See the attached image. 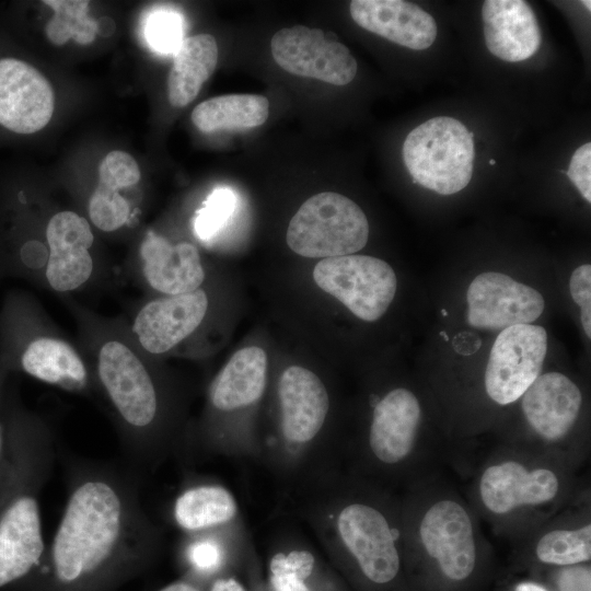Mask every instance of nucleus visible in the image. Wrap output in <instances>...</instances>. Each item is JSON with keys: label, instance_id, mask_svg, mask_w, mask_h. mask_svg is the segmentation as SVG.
Segmentation results:
<instances>
[{"label": "nucleus", "instance_id": "nucleus-1", "mask_svg": "<svg viewBox=\"0 0 591 591\" xmlns=\"http://www.w3.org/2000/svg\"><path fill=\"white\" fill-rule=\"evenodd\" d=\"M136 483L107 465L70 472L67 502L44 560L23 591H116L149 564L153 531Z\"/></svg>", "mask_w": 591, "mask_h": 591}, {"label": "nucleus", "instance_id": "nucleus-2", "mask_svg": "<svg viewBox=\"0 0 591 591\" xmlns=\"http://www.w3.org/2000/svg\"><path fill=\"white\" fill-rule=\"evenodd\" d=\"M577 468L535 450L491 452L472 485V507L497 534L524 538L576 501Z\"/></svg>", "mask_w": 591, "mask_h": 591}, {"label": "nucleus", "instance_id": "nucleus-3", "mask_svg": "<svg viewBox=\"0 0 591 591\" xmlns=\"http://www.w3.org/2000/svg\"><path fill=\"white\" fill-rule=\"evenodd\" d=\"M9 415L11 455L0 490V589L22 586L44 560L40 494L55 454L34 419L11 404Z\"/></svg>", "mask_w": 591, "mask_h": 591}, {"label": "nucleus", "instance_id": "nucleus-4", "mask_svg": "<svg viewBox=\"0 0 591 591\" xmlns=\"http://www.w3.org/2000/svg\"><path fill=\"white\" fill-rule=\"evenodd\" d=\"M413 507L409 535L418 561L448 586L472 580L486 554L472 505L426 474Z\"/></svg>", "mask_w": 591, "mask_h": 591}, {"label": "nucleus", "instance_id": "nucleus-5", "mask_svg": "<svg viewBox=\"0 0 591 591\" xmlns=\"http://www.w3.org/2000/svg\"><path fill=\"white\" fill-rule=\"evenodd\" d=\"M473 136L460 120L447 116L414 128L402 149L413 182L440 195L464 189L473 175Z\"/></svg>", "mask_w": 591, "mask_h": 591}, {"label": "nucleus", "instance_id": "nucleus-6", "mask_svg": "<svg viewBox=\"0 0 591 591\" xmlns=\"http://www.w3.org/2000/svg\"><path fill=\"white\" fill-rule=\"evenodd\" d=\"M369 223L362 209L350 198L324 192L305 200L291 218L286 241L298 255L332 258L362 250Z\"/></svg>", "mask_w": 591, "mask_h": 591}, {"label": "nucleus", "instance_id": "nucleus-7", "mask_svg": "<svg viewBox=\"0 0 591 591\" xmlns=\"http://www.w3.org/2000/svg\"><path fill=\"white\" fill-rule=\"evenodd\" d=\"M97 372L109 401L130 431L134 455L144 456L148 432L159 413L158 392L150 373L131 349L117 340L101 347Z\"/></svg>", "mask_w": 591, "mask_h": 591}, {"label": "nucleus", "instance_id": "nucleus-8", "mask_svg": "<svg viewBox=\"0 0 591 591\" xmlns=\"http://www.w3.org/2000/svg\"><path fill=\"white\" fill-rule=\"evenodd\" d=\"M315 283L366 322L379 320L397 288L394 269L383 259L345 255L321 259L313 268Z\"/></svg>", "mask_w": 591, "mask_h": 591}, {"label": "nucleus", "instance_id": "nucleus-9", "mask_svg": "<svg viewBox=\"0 0 591 591\" xmlns=\"http://www.w3.org/2000/svg\"><path fill=\"white\" fill-rule=\"evenodd\" d=\"M337 531L361 577L371 586L387 588L403 570L398 532L379 508L352 502L341 509Z\"/></svg>", "mask_w": 591, "mask_h": 591}, {"label": "nucleus", "instance_id": "nucleus-10", "mask_svg": "<svg viewBox=\"0 0 591 591\" xmlns=\"http://www.w3.org/2000/svg\"><path fill=\"white\" fill-rule=\"evenodd\" d=\"M520 401L525 424L542 445L540 452L577 468L566 445L582 407V393L578 385L560 372L543 373Z\"/></svg>", "mask_w": 591, "mask_h": 591}, {"label": "nucleus", "instance_id": "nucleus-11", "mask_svg": "<svg viewBox=\"0 0 591 591\" xmlns=\"http://www.w3.org/2000/svg\"><path fill=\"white\" fill-rule=\"evenodd\" d=\"M546 351L544 327L519 324L502 329L490 349L484 374L488 398L500 406L518 402L541 374Z\"/></svg>", "mask_w": 591, "mask_h": 591}, {"label": "nucleus", "instance_id": "nucleus-12", "mask_svg": "<svg viewBox=\"0 0 591 591\" xmlns=\"http://www.w3.org/2000/svg\"><path fill=\"white\" fill-rule=\"evenodd\" d=\"M270 50L280 68L299 77L346 85L357 74V61L349 49L318 28H281L273 36Z\"/></svg>", "mask_w": 591, "mask_h": 591}, {"label": "nucleus", "instance_id": "nucleus-13", "mask_svg": "<svg viewBox=\"0 0 591 591\" xmlns=\"http://www.w3.org/2000/svg\"><path fill=\"white\" fill-rule=\"evenodd\" d=\"M467 323L480 329H505L532 324L544 311L543 296L508 275L486 271L475 277L466 291Z\"/></svg>", "mask_w": 591, "mask_h": 591}, {"label": "nucleus", "instance_id": "nucleus-14", "mask_svg": "<svg viewBox=\"0 0 591 591\" xmlns=\"http://www.w3.org/2000/svg\"><path fill=\"white\" fill-rule=\"evenodd\" d=\"M422 409L418 397L408 389L396 387L374 406L369 430V448L382 464L404 465L428 456L421 451Z\"/></svg>", "mask_w": 591, "mask_h": 591}, {"label": "nucleus", "instance_id": "nucleus-15", "mask_svg": "<svg viewBox=\"0 0 591 591\" xmlns=\"http://www.w3.org/2000/svg\"><path fill=\"white\" fill-rule=\"evenodd\" d=\"M55 95L49 81L30 63L0 59V124L16 134H33L50 120Z\"/></svg>", "mask_w": 591, "mask_h": 591}, {"label": "nucleus", "instance_id": "nucleus-16", "mask_svg": "<svg viewBox=\"0 0 591 591\" xmlns=\"http://www.w3.org/2000/svg\"><path fill=\"white\" fill-rule=\"evenodd\" d=\"M49 257L46 279L50 287L67 292L84 285L93 271L89 248L93 233L88 220L73 211L54 215L46 229Z\"/></svg>", "mask_w": 591, "mask_h": 591}, {"label": "nucleus", "instance_id": "nucleus-17", "mask_svg": "<svg viewBox=\"0 0 591 591\" xmlns=\"http://www.w3.org/2000/svg\"><path fill=\"white\" fill-rule=\"evenodd\" d=\"M208 309L202 289L158 298L137 314L134 333L150 354H164L189 336L201 323Z\"/></svg>", "mask_w": 591, "mask_h": 591}, {"label": "nucleus", "instance_id": "nucleus-18", "mask_svg": "<svg viewBox=\"0 0 591 591\" xmlns=\"http://www.w3.org/2000/svg\"><path fill=\"white\" fill-rule=\"evenodd\" d=\"M349 11L360 27L406 48H429L437 37L434 19L408 1L352 0Z\"/></svg>", "mask_w": 591, "mask_h": 591}, {"label": "nucleus", "instance_id": "nucleus-19", "mask_svg": "<svg viewBox=\"0 0 591 591\" xmlns=\"http://www.w3.org/2000/svg\"><path fill=\"white\" fill-rule=\"evenodd\" d=\"M488 50L508 62L532 57L542 44V33L532 7L522 0H486L482 7Z\"/></svg>", "mask_w": 591, "mask_h": 591}, {"label": "nucleus", "instance_id": "nucleus-20", "mask_svg": "<svg viewBox=\"0 0 591 591\" xmlns=\"http://www.w3.org/2000/svg\"><path fill=\"white\" fill-rule=\"evenodd\" d=\"M282 432L291 442H308L321 430L329 408L327 391L312 371L290 366L279 380Z\"/></svg>", "mask_w": 591, "mask_h": 591}, {"label": "nucleus", "instance_id": "nucleus-21", "mask_svg": "<svg viewBox=\"0 0 591 591\" xmlns=\"http://www.w3.org/2000/svg\"><path fill=\"white\" fill-rule=\"evenodd\" d=\"M142 269L148 283L169 296L199 289L205 270L197 248L190 243L172 245L166 239L148 233L140 246Z\"/></svg>", "mask_w": 591, "mask_h": 591}, {"label": "nucleus", "instance_id": "nucleus-22", "mask_svg": "<svg viewBox=\"0 0 591 591\" xmlns=\"http://www.w3.org/2000/svg\"><path fill=\"white\" fill-rule=\"evenodd\" d=\"M522 540L529 543L530 556L549 568H560L591 560V522L586 508L569 517H554Z\"/></svg>", "mask_w": 591, "mask_h": 591}, {"label": "nucleus", "instance_id": "nucleus-23", "mask_svg": "<svg viewBox=\"0 0 591 591\" xmlns=\"http://www.w3.org/2000/svg\"><path fill=\"white\" fill-rule=\"evenodd\" d=\"M266 374L264 349L250 346L237 350L211 383V404L223 412L251 405L263 395Z\"/></svg>", "mask_w": 591, "mask_h": 591}, {"label": "nucleus", "instance_id": "nucleus-24", "mask_svg": "<svg viewBox=\"0 0 591 591\" xmlns=\"http://www.w3.org/2000/svg\"><path fill=\"white\" fill-rule=\"evenodd\" d=\"M16 363L28 375L67 391H81L88 384L82 359L60 339L37 337L30 340L19 349Z\"/></svg>", "mask_w": 591, "mask_h": 591}, {"label": "nucleus", "instance_id": "nucleus-25", "mask_svg": "<svg viewBox=\"0 0 591 591\" xmlns=\"http://www.w3.org/2000/svg\"><path fill=\"white\" fill-rule=\"evenodd\" d=\"M218 62V45L210 34L184 38L174 54L167 78V96L172 106L184 107L195 100Z\"/></svg>", "mask_w": 591, "mask_h": 591}, {"label": "nucleus", "instance_id": "nucleus-26", "mask_svg": "<svg viewBox=\"0 0 591 591\" xmlns=\"http://www.w3.org/2000/svg\"><path fill=\"white\" fill-rule=\"evenodd\" d=\"M268 99L258 94H225L199 103L192 121L202 132L248 129L268 118Z\"/></svg>", "mask_w": 591, "mask_h": 591}, {"label": "nucleus", "instance_id": "nucleus-27", "mask_svg": "<svg viewBox=\"0 0 591 591\" xmlns=\"http://www.w3.org/2000/svg\"><path fill=\"white\" fill-rule=\"evenodd\" d=\"M236 512L232 495L220 486H197L182 493L174 505V519L187 531H199L230 521Z\"/></svg>", "mask_w": 591, "mask_h": 591}, {"label": "nucleus", "instance_id": "nucleus-28", "mask_svg": "<svg viewBox=\"0 0 591 591\" xmlns=\"http://www.w3.org/2000/svg\"><path fill=\"white\" fill-rule=\"evenodd\" d=\"M44 3L55 11L46 25V35L51 43L62 45L72 38L85 45L94 40L99 23L88 16L89 1L46 0Z\"/></svg>", "mask_w": 591, "mask_h": 591}, {"label": "nucleus", "instance_id": "nucleus-29", "mask_svg": "<svg viewBox=\"0 0 591 591\" xmlns=\"http://www.w3.org/2000/svg\"><path fill=\"white\" fill-rule=\"evenodd\" d=\"M315 560L306 551L279 553L269 563V582L274 591H313L309 579Z\"/></svg>", "mask_w": 591, "mask_h": 591}, {"label": "nucleus", "instance_id": "nucleus-30", "mask_svg": "<svg viewBox=\"0 0 591 591\" xmlns=\"http://www.w3.org/2000/svg\"><path fill=\"white\" fill-rule=\"evenodd\" d=\"M237 206V196L228 187L216 188L196 212L194 230L199 240H215L229 224Z\"/></svg>", "mask_w": 591, "mask_h": 591}, {"label": "nucleus", "instance_id": "nucleus-31", "mask_svg": "<svg viewBox=\"0 0 591 591\" xmlns=\"http://www.w3.org/2000/svg\"><path fill=\"white\" fill-rule=\"evenodd\" d=\"M183 18L178 12L161 8L150 12L143 23V35L152 50L175 54L183 42Z\"/></svg>", "mask_w": 591, "mask_h": 591}, {"label": "nucleus", "instance_id": "nucleus-32", "mask_svg": "<svg viewBox=\"0 0 591 591\" xmlns=\"http://www.w3.org/2000/svg\"><path fill=\"white\" fill-rule=\"evenodd\" d=\"M130 207L117 189L99 183L89 201V215L93 224L102 231L112 232L123 227Z\"/></svg>", "mask_w": 591, "mask_h": 591}, {"label": "nucleus", "instance_id": "nucleus-33", "mask_svg": "<svg viewBox=\"0 0 591 591\" xmlns=\"http://www.w3.org/2000/svg\"><path fill=\"white\" fill-rule=\"evenodd\" d=\"M224 558L222 545L210 537L189 543L185 551V559L189 572L194 577L190 579L198 582L217 575L223 566Z\"/></svg>", "mask_w": 591, "mask_h": 591}, {"label": "nucleus", "instance_id": "nucleus-34", "mask_svg": "<svg viewBox=\"0 0 591 591\" xmlns=\"http://www.w3.org/2000/svg\"><path fill=\"white\" fill-rule=\"evenodd\" d=\"M99 175L100 184L119 190L136 185L140 179V170L130 154L115 150L101 161Z\"/></svg>", "mask_w": 591, "mask_h": 591}, {"label": "nucleus", "instance_id": "nucleus-35", "mask_svg": "<svg viewBox=\"0 0 591 591\" xmlns=\"http://www.w3.org/2000/svg\"><path fill=\"white\" fill-rule=\"evenodd\" d=\"M569 292L573 302L580 306V320L587 337H591V266L577 267L569 279Z\"/></svg>", "mask_w": 591, "mask_h": 591}, {"label": "nucleus", "instance_id": "nucleus-36", "mask_svg": "<svg viewBox=\"0 0 591 591\" xmlns=\"http://www.w3.org/2000/svg\"><path fill=\"white\" fill-rule=\"evenodd\" d=\"M569 179L573 183L582 197L591 201V143L579 147L571 157L567 171Z\"/></svg>", "mask_w": 591, "mask_h": 591}, {"label": "nucleus", "instance_id": "nucleus-37", "mask_svg": "<svg viewBox=\"0 0 591 591\" xmlns=\"http://www.w3.org/2000/svg\"><path fill=\"white\" fill-rule=\"evenodd\" d=\"M553 569L556 591H591L590 564Z\"/></svg>", "mask_w": 591, "mask_h": 591}, {"label": "nucleus", "instance_id": "nucleus-38", "mask_svg": "<svg viewBox=\"0 0 591 591\" xmlns=\"http://www.w3.org/2000/svg\"><path fill=\"white\" fill-rule=\"evenodd\" d=\"M11 455L9 404L3 397V372L0 369V490L8 474Z\"/></svg>", "mask_w": 591, "mask_h": 591}, {"label": "nucleus", "instance_id": "nucleus-39", "mask_svg": "<svg viewBox=\"0 0 591 591\" xmlns=\"http://www.w3.org/2000/svg\"><path fill=\"white\" fill-rule=\"evenodd\" d=\"M206 591H246L243 584L232 577L216 578Z\"/></svg>", "mask_w": 591, "mask_h": 591}, {"label": "nucleus", "instance_id": "nucleus-40", "mask_svg": "<svg viewBox=\"0 0 591 591\" xmlns=\"http://www.w3.org/2000/svg\"><path fill=\"white\" fill-rule=\"evenodd\" d=\"M158 591H206L201 587L200 582L190 578L181 579L174 581Z\"/></svg>", "mask_w": 591, "mask_h": 591}, {"label": "nucleus", "instance_id": "nucleus-41", "mask_svg": "<svg viewBox=\"0 0 591 591\" xmlns=\"http://www.w3.org/2000/svg\"><path fill=\"white\" fill-rule=\"evenodd\" d=\"M513 591H551L542 583L533 580H523L513 587Z\"/></svg>", "mask_w": 591, "mask_h": 591}, {"label": "nucleus", "instance_id": "nucleus-42", "mask_svg": "<svg viewBox=\"0 0 591 591\" xmlns=\"http://www.w3.org/2000/svg\"><path fill=\"white\" fill-rule=\"evenodd\" d=\"M581 3L588 9V11L591 10V5H590V4H591V1H589V0H583V1H581Z\"/></svg>", "mask_w": 591, "mask_h": 591}, {"label": "nucleus", "instance_id": "nucleus-43", "mask_svg": "<svg viewBox=\"0 0 591 591\" xmlns=\"http://www.w3.org/2000/svg\"><path fill=\"white\" fill-rule=\"evenodd\" d=\"M489 164L490 165H495L496 164V161L494 159L489 160Z\"/></svg>", "mask_w": 591, "mask_h": 591}, {"label": "nucleus", "instance_id": "nucleus-44", "mask_svg": "<svg viewBox=\"0 0 591 591\" xmlns=\"http://www.w3.org/2000/svg\"><path fill=\"white\" fill-rule=\"evenodd\" d=\"M442 314L445 316L448 315L447 311L445 310H442Z\"/></svg>", "mask_w": 591, "mask_h": 591}]
</instances>
